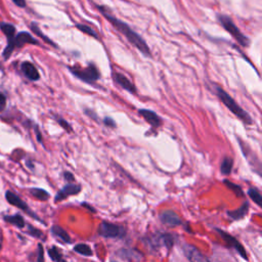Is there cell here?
Here are the masks:
<instances>
[{
    "mask_svg": "<svg viewBox=\"0 0 262 262\" xmlns=\"http://www.w3.org/2000/svg\"><path fill=\"white\" fill-rule=\"evenodd\" d=\"M98 9L101 13V15L104 16L111 24L114 26L117 31H119L121 34L126 37V39L138 48L144 56H149L151 58V49L149 48V45L144 41V39L140 35V34L136 33L135 31H133L126 23H124L123 21L117 19L115 16H113L110 14V11L108 10L107 7L105 6H98Z\"/></svg>",
    "mask_w": 262,
    "mask_h": 262,
    "instance_id": "6da1fadb",
    "label": "cell"
},
{
    "mask_svg": "<svg viewBox=\"0 0 262 262\" xmlns=\"http://www.w3.org/2000/svg\"><path fill=\"white\" fill-rule=\"evenodd\" d=\"M216 95H217L218 98L222 101V104L229 109L235 116H237L238 119L242 120L245 124L251 125L253 124V120L251 116L249 114L244 111L240 106H238L236 100L226 93L225 90H223L221 87H216Z\"/></svg>",
    "mask_w": 262,
    "mask_h": 262,
    "instance_id": "7a4b0ae2",
    "label": "cell"
},
{
    "mask_svg": "<svg viewBox=\"0 0 262 262\" xmlns=\"http://www.w3.org/2000/svg\"><path fill=\"white\" fill-rule=\"evenodd\" d=\"M218 21L220 23V25L226 30V32H229L231 35L238 41V43L241 45V47H243V48L249 47V44H250L249 38L247 36H245L244 34L241 32V30L236 26V24L230 17L220 15V16H218Z\"/></svg>",
    "mask_w": 262,
    "mask_h": 262,
    "instance_id": "3957f363",
    "label": "cell"
},
{
    "mask_svg": "<svg viewBox=\"0 0 262 262\" xmlns=\"http://www.w3.org/2000/svg\"><path fill=\"white\" fill-rule=\"evenodd\" d=\"M69 70L78 79H80L83 82L89 84L96 82L100 77L98 69L94 64H90L87 68H84V69H76V68L69 67Z\"/></svg>",
    "mask_w": 262,
    "mask_h": 262,
    "instance_id": "277c9868",
    "label": "cell"
},
{
    "mask_svg": "<svg viewBox=\"0 0 262 262\" xmlns=\"http://www.w3.org/2000/svg\"><path fill=\"white\" fill-rule=\"evenodd\" d=\"M98 235L106 238H122L126 235V231L123 226L102 221L98 226Z\"/></svg>",
    "mask_w": 262,
    "mask_h": 262,
    "instance_id": "5b68a950",
    "label": "cell"
},
{
    "mask_svg": "<svg viewBox=\"0 0 262 262\" xmlns=\"http://www.w3.org/2000/svg\"><path fill=\"white\" fill-rule=\"evenodd\" d=\"M5 199H6L7 203L10 204L11 206H15L16 208H18V209H20V210H22V211H24V212L27 213L29 216H31L32 218L36 219V220H38L39 222L45 224V223L42 221V219H41L40 217H38V216L30 209V207L28 206L27 203L23 201V200L17 195V193H15L14 191H6V192H5Z\"/></svg>",
    "mask_w": 262,
    "mask_h": 262,
    "instance_id": "8992f818",
    "label": "cell"
},
{
    "mask_svg": "<svg viewBox=\"0 0 262 262\" xmlns=\"http://www.w3.org/2000/svg\"><path fill=\"white\" fill-rule=\"evenodd\" d=\"M0 29L5 34L7 37V47L3 50V58L5 60H8L10 58L11 53H13L14 49L16 48L15 45V34H16V27L10 24H1L0 25Z\"/></svg>",
    "mask_w": 262,
    "mask_h": 262,
    "instance_id": "52a82bcc",
    "label": "cell"
},
{
    "mask_svg": "<svg viewBox=\"0 0 262 262\" xmlns=\"http://www.w3.org/2000/svg\"><path fill=\"white\" fill-rule=\"evenodd\" d=\"M147 243L156 250L163 247L170 249L173 247L174 238L170 234H157L154 237L147 238Z\"/></svg>",
    "mask_w": 262,
    "mask_h": 262,
    "instance_id": "ba28073f",
    "label": "cell"
},
{
    "mask_svg": "<svg viewBox=\"0 0 262 262\" xmlns=\"http://www.w3.org/2000/svg\"><path fill=\"white\" fill-rule=\"evenodd\" d=\"M216 231H217V232L219 233V235L223 238V240L226 242L227 245H229L231 248H234V249L236 250V251H237L238 254H240L244 259H246V260L248 259L246 250L244 249V247L242 246V244H241L240 242H238L236 238H234L232 235L227 234V233H225V232H223V231H221V230H218V229H217Z\"/></svg>",
    "mask_w": 262,
    "mask_h": 262,
    "instance_id": "9c48e42d",
    "label": "cell"
},
{
    "mask_svg": "<svg viewBox=\"0 0 262 262\" xmlns=\"http://www.w3.org/2000/svg\"><path fill=\"white\" fill-rule=\"evenodd\" d=\"M80 191H81V187L80 186L74 185V184H68L62 190H60L58 191V193H56L55 198H54V202L55 203L62 202L65 199H67L68 197L77 195V193H79Z\"/></svg>",
    "mask_w": 262,
    "mask_h": 262,
    "instance_id": "30bf717a",
    "label": "cell"
},
{
    "mask_svg": "<svg viewBox=\"0 0 262 262\" xmlns=\"http://www.w3.org/2000/svg\"><path fill=\"white\" fill-rule=\"evenodd\" d=\"M182 251H184L186 257L190 260V262H209V260L200 252V250L192 245L185 244L184 247H182Z\"/></svg>",
    "mask_w": 262,
    "mask_h": 262,
    "instance_id": "8fae6325",
    "label": "cell"
},
{
    "mask_svg": "<svg viewBox=\"0 0 262 262\" xmlns=\"http://www.w3.org/2000/svg\"><path fill=\"white\" fill-rule=\"evenodd\" d=\"M160 219L162 223H164L167 226L175 227L181 224V219L179 216L172 210H165L161 212Z\"/></svg>",
    "mask_w": 262,
    "mask_h": 262,
    "instance_id": "7c38bea8",
    "label": "cell"
},
{
    "mask_svg": "<svg viewBox=\"0 0 262 262\" xmlns=\"http://www.w3.org/2000/svg\"><path fill=\"white\" fill-rule=\"evenodd\" d=\"M139 114L147 123H149L150 125H152L154 128L160 127L162 125L161 118L158 116V114H156L155 112H153L151 110L141 109V110H139Z\"/></svg>",
    "mask_w": 262,
    "mask_h": 262,
    "instance_id": "4fadbf2b",
    "label": "cell"
},
{
    "mask_svg": "<svg viewBox=\"0 0 262 262\" xmlns=\"http://www.w3.org/2000/svg\"><path fill=\"white\" fill-rule=\"evenodd\" d=\"M21 70L23 74H24L31 81H38L40 79V74L37 70V68L30 62L22 63Z\"/></svg>",
    "mask_w": 262,
    "mask_h": 262,
    "instance_id": "5bb4252c",
    "label": "cell"
},
{
    "mask_svg": "<svg viewBox=\"0 0 262 262\" xmlns=\"http://www.w3.org/2000/svg\"><path fill=\"white\" fill-rule=\"evenodd\" d=\"M117 255L122 259L133 262H141L143 260V255L134 249H121L117 252Z\"/></svg>",
    "mask_w": 262,
    "mask_h": 262,
    "instance_id": "9a60e30c",
    "label": "cell"
},
{
    "mask_svg": "<svg viewBox=\"0 0 262 262\" xmlns=\"http://www.w3.org/2000/svg\"><path fill=\"white\" fill-rule=\"evenodd\" d=\"M113 78H114V81H115L117 84H119L123 89L127 90L128 93L136 94V88H135L134 84L129 80L126 76L121 74V73H115V74H113Z\"/></svg>",
    "mask_w": 262,
    "mask_h": 262,
    "instance_id": "2e32d148",
    "label": "cell"
},
{
    "mask_svg": "<svg viewBox=\"0 0 262 262\" xmlns=\"http://www.w3.org/2000/svg\"><path fill=\"white\" fill-rule=\"evenodd\" d=\"M25 44H39L38 40L34 38L28 32H21L15 37L16 48H23Z\"/></svg>",
    "mask_w": 262,
    "mask_h": 262,
    "instance_id": "e0dca14e",
    "label": "cell"
},
{
    "mask_svg": "<svg viewBox=\"0 0 262 262\" xmlns=\"http://www.w3.org/2000/svg\"><path fill=\"white\" fill-rule=\"evenodd\" d=\"M3 220L11 225H14L20 230H23L26 226V222L24 217L21 214H16V215H4Z\"/></svg>",
    "mask_w": 262,
    "mask_h": 262,
    "instance_id": "ac0fdd59",
    "label": "cell"
},
{
    "mask_svg": "<svg viewBox=\"0 0 262 262\" xmlns=\"http://www.w3.org/2000/svg\"><path fill=\"white\" fill-rule=\"evenodd\" d=\"M50 232L52 234V236H54L56 238H59L62 242L67 243V244H70L71 243V238L69 236L63 227L59 226V225H53L51 226Z\"/></svg>",
    "mask_w": 262,
    "mask_h": 262,
    "instance_id": "d6986e66",
    "label": "cell"
},
{
    "mask_svg": "<svg viewBox=\"0 0 262 262\" xmlns=\"http://www.w3.org/2000/svg\"><path fill=\"white\" fill-rule=\"evenodd\" d=\"M248 210H249V204H248V202H245L240 208L237 209V210H234V211H229L227 212V214H229V216L232 219L238 220V219H242L243 217H245L248 213Z\"/></svg>",
    "mask_w": 262,
    "mask_h": 262,
    "instance_id": "ffe728a7",
    "label": "cell"
},
{
    "mask_svg": "<svg viewBox=\"0 0 262 262\" xmlns=\"http://www.w3.org/2000/svg\"><path fill=\"white\" fill-rule=\"evenodd\" d=\"M29 192L34 198L39 200V201H48L49 199V193L43 189L32 188L29 190Z\"/></svg>",
    "mask_w": 262,
    "mask_h": 262,
    "instance_id": "44dd1931",
    "label": "cell"
},
{
    "mask_svg": "<svg viewBox=\"0 0 262 262\" xmlns=\"http://www.w3.org/2000/svg\"><path fill=\"white\" fill-rule=\"evenodd\" d=\"M234 167V161L230 157H224L221 161L220 165V171L223 175H230L232 173V170Z\"/></svg>",
    "mask_w": 262,
    "mask_h": 262,
    "instance_id": "7402d4cb",
    "label": "cell"
},
{
    "mask_svg": "<svg viewBox=\"0 0 262 262\" xmlns=\"http://www.w3.org/2000/svg\"><path fill=\"white\" fill-rule=\"evenodd\" d=\"M48 253L53 262H67L66 259L64 258L62 252H61V250L58 247L52 246L51 248L48 249Z\"/></svg>",
    "mask_w": 262,
    "mask_h": 262,
    "instance_id": "603a6c76",
    "label": "cell"
},
{
    "mask_svg": "<svg viewBox=\"0 0 262 262\" xmlns=\"http://www.w3.org/2000/svg\"><path fill=\"white\" fill-rule=\"evenodd\" d=\"M74 251L81 254L83 256H91L93 255V250L90 249V247L86 244H77L74 247Z\"/></svg>",
    "mask_w": 262,
    "mask_h": 262,
    "instance_id": "cb8c5ba5",
    "label": "cell"
},
{
    "mask_svg": "<svg viewBox=\"0 0 262 262\" xmlns=\"http://www.w3.org/2000/svg\"><path fill=\"white\" fill-rule=\"evenodd\" d=\"M248 195L254 201V203L257 204V206H259V207L262 206V197H261V193L259 192V191H257L256 189H250L248 191Z\"/></svg>",
    "mask_w": 262,
    "mask_h": 262,
    "instance_id": "d4e9b609",
    "label": "cell"
},
{
    "mask_svg": "<svg viewBox=\"0 0 262 262\" xmlns=\"http://www.w3.org/2000/svg\"><path fill=\"white\" fill-rule=\"evenodd\" d=\"M27 231H26V233L29 235V236H31V237H33V238H42V240H44V234L40 231V230H38V229H36V227H34L33 225H31V224H28L27 225Z\"/></svg>",
    "mask_w": 262,
    "mask_h": 262,
    "instance_id": "484cf974",
    "label": "cell"
},
{
    "mask_svg": "<svg viewBox=\"0 0 262 262\" xmlns=\"http://www.w3.org/2000/svg\"><path fill=\"white\" fill-rule=\"evenodd\" d=\"M77 29L78 30H80L81 32L87 34V35H90L91 37H94V38H98V35H97V33L93 29V28H90L89 26H86V25H82V24H77L76 25Z\"/></svg>",
    "mask_w": 262,
    "mask_h": 262,
    "instance_id": "4316f807",
    "label": "cell"
},
{
    "mask_svg": "<svg viewBox=\"0 0 262 262\" xmlns=\"http://www.w3.org/2000/svg\"><path fill=\"white\" fill-rule=\"evenodd\" d=\"M31 29H32V31L34 32V33H36L37 34V35L38 36H40L45 42H48V43H49V44H51L52 45V47H55V44L49 39V38H48V36H45L44 35V34L40 31V29L38 28V26L36 25V24H34V23H33V24H31Z\"/></svg>",
    "mask_w": 262,
    "mask_h": 262,
    "instance_id": "83f0119b",
    "label": "cell"
},
{
    "mask_svg": "<svg viewBox=\"0 0 262 262\" xmlns=\"http://www.w3.org/2000/svg\"><path fill=\"white\" fill-rule=\"evenodd\" d=\"M224 184L227 186V188L231 189L232 191H234L237 193L238 196L242 197V196L244 195V192H243V191H242L241 187H238V186H237V185L233 184V182H230V181H227V180H224Z\"/></svg>",
    "mask_w": 262,
    "mask_h": 262,
    "instance_id": "f1b7e54d",
    "label": "cell"
},
{
    "mask_svg": "<svg viewBox=\"0 0 262 262\" xmlns=\"http://www.w3.org/2000/svg\"><path fill=\"white\" fill-rule=\"evenodd\" d=\"M36 262H44V249L42 244H38L37 247V260Z\"/></svg>",
    "mask_w": 262,
    "mask_h": 262,
    "instance_id": "f546056e",
    "label": "cell"
},
{
    "mask_svg": "<svg viewBox=\"0 0 262 262\" xmlns=\"http://www.w3.org/2000/svg\"><path fill=\"white\" fill-rule=\"evenodd\" d=\"M56 120H58V122H59V124L61 125V126L65 129V130H67V131H69V132H71L72 131V128H71V125L69 124V123H68L65 119H62V118H59V119H56Z\"/></svg>",
    "mask_w": 262,
    "mask_h": 262,
    "instance_id": "4dcf8cb0",
    "label": "cell"
},
{
    "mask_svg": "<svg viewBox=\"0 0 262 262\" xmlns=\"http://www.w3.org/2000/svg\"><path fill=\"white\" fill-rule=\"evenodd\" d=\"M5 107H6V96L3 94L0 93V112L4 111Z\"/></svg>",
    "mask_w": 262,
    "mask_h": 262,
    "instance_id": "1f68e13d",
    "label": "cell"
},
{
    "mask_svg": "<svg viewBox=\"0 0 262 262\" xmlns=\"http://www.w3.org/2000/svg\"><path fill=\"white\" fill-rule=\"evenodd\" d=\"M64 177H65V179H66V180H68V181H69V182H72V181H74V180H75V177H74V175H73L71 172H69V171H66V172H64Z\"/></svg>",
    "mask_w": 262,
    "mask_h": 262,
    "instance_id": "d6a6232c",
    "label": "cell"
},
{
    "mask_svg": "<svg viewBox=\"0 0 262 262\" xmlns=\"http://www.w3.org/2000/svg\"><path fill=\"white\" fill-rule=\"evenodd\" d=\"M104 122H105V124L107 125V126H109L111 128H114V127L116 126V123L114 122L111 118H105V121Z\"/></svg>",
    "mask_w": 262,
    "mask_h": 262,
    "instance_id": "836d02e7",
    "label": "cell"
},
{
    "mask_svg": "<svg viewBox=\"0 0 262 262\" xmlns=\"http://www.w3.org/2000/svg\"><path fill=\"white\" fill-rule=\"evenodd\" d=\"M13 1L19 7H25L26 6V0H13Z\"/></svg>",
    "mask_w": 262,
    "mask_h": 262,
    "instance_id": "e575fe53",
    "label": "cell"
},
{
    "mask_svg": "<svg viewBox=\"0 0 262 262\" xmlns=\"http://www.w3.org/2000/svg\"><path fill=\"white\" fill-rule=\"evenodd\" d=\"M1 249H2V238L0 236V251H1Z\"/></svg>",
    "mask_w": 262,
    "mask_h": 262,
    "instance_id": "d590c367",
    "label": "cell"
},
{
    "mask_svg": "<svg viewBox=\"0 0 262 262\" xmlns=\"http://www.w3.org/2000/svg\"><path fill=\"white\" fill-rule=\"evenodd\" d=\"M112 262H117V261H112Z\"/></svg>",
    "mask_w": 262,
    "mask_h": 262,
    "instance_id": "8d00e7d4",
    "label": "cell"
}]
</instances>
